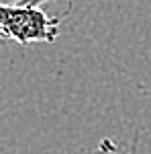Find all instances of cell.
<instances>
[{"label":"cell","instance_id":"2","mask_svg":"<svg viewBox=\"0 0 151 154\" xmlns=\"http://www.w3.org/2000/svg\"><path fill=\"white\" fill-rule=\"evenodd\" d=\"M115 152H116V144L112 140H108V138H102L100 144H98L96 154H115Z\"/></svg>","mask_w":151,"mask_h":154},{"label":"cell","instance_id":"1","mask_svg":"<svg viewBox=\"0 0 151 154\" xmlns=\"http://www.w3.org/2000/svg\"><path fill=\"white\" fill-rule=\"evenodd\" d=\"M59 25L61 19L47 14L41 6L0 2V39H10L19 45L53 43L59 37Z\"/></svg>","mask_w":151,"mask_h":154},{"label":"cell","instance_id":"3","mask_svg":"<svg viewBox=\"0 0 151 154\" xmlns=\"http://www.w3.org/2000/svg\"><path fill=\"white\" fill-rule=\"evenodd\" d=\"M19 4H27V6H41L45 2H53V0H16Z\"/></svg>","mask_w":151,"mask_h":154}]
</instances>
